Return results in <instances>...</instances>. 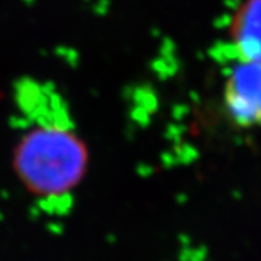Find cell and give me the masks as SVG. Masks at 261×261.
Masks as SVG:
<instances>
[{
    "instance_id": "6da1fadb",
    "label": "cell",
    "mask_w": 261,
    "mask_h": 261,
    "mask_svg": "<svg viewBox=\"0 0 261 261\" xmlns=\"http://www.w3.org/2000/svg\"><path fill=\"white\" fill-rule=\"evenodd\" d=\"M12 166L29 193L41 199L61 197L82 183L89 166V149L73 129L42 123L19 140Z\"/></svg>"
},
{
    "instance_id": "3957f363",
    "label": "cell",
    "mask_w": 261,
    "mask_h": 261,
    "mask_svg": "<svg viewBox=\"0 0 261 261\" xmlns=\"http://www.w3.org/2000/svg\"><path fill=\"white\" fill-rule=\"evenodd\" d=\"M231 41L243 61L261 63V0H244L231 20Z\"/></svg>"
},
{
    "instance_id": "7a4b0ae2",
    "label": "cell",
    "mask_w": 261,
    "mask_h": 261,
    "mask_svg": "<svg viewBox=\"0 0 261 261\" xmlns=\"http://www.w3.org/2000/svg\"><path fill=\"white\" fill-rule=\"evenodd\" d=\"M225 108L233 123L261 126V63L241 61L225 84Z\"/></svg>"
}]
</instances>
